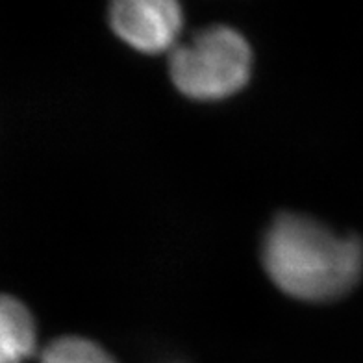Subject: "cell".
Listing matches in <instances>:
<instances>
[{
    "instance_id": "obj_3",
    "label": "cell",
    "mask_w": 363,
    "mask_h": 363,
    "mask_svg": "<svg viewBox=\"0 0 363 363\" xmlns=\"http://www.w3.org/2000/svg\"><path fill=\"white\" fill-rule=\"evenodd\" d=\"M110 23L115 34L130 47L158 54L177 43L182 11L171 0H121L111 6Z\"/></svg>"
},
{
    "instance_id": "obj_2",
    "label": "cell",
    "mask_w": 363,
    "mask_h": 363,
    "mask_svg": "<svg viewBox=\"0 0 363 363\" xmlns=\"http://www.w3.org/2000/svg\"><path fill=\"white\" fill-rule=\"evenodd\" d=\"M252 52L243 35L226 26L202 30L172 50L171 78L195 101H220L247 86Z\"/></svg>"
},
{
    "instance_id": "obj_1",
    "label": "cell",
    "mask_w": 363,
    "mask_h": 363,
    "mask_svg": "<svg viewBox=\"0 0 363 363\" xmlns=\"http://www.w3.org/2000/svg\"><path fill=\"white\" fill-rule=\"evenodd\" d=\"M263 265L272 282L293 298L335 301L362 277L363 243L306 216L284 213L265 235Z\"/></svg>"
},
{
    "instance_id": "obj_4",
    "label": "cell",
    "mask_w": 363,
    "mask_h": 363,
    "mask_svg": "<svg viewBox=\"0 0 363 363\" xmlns=\"http://www.w3.org/2000/svg\"><path fill=\"white\" fill-rule=\"evenodd\" d=\"M35 323L28 308L0 295V363H23L35 350Z\"/></svg>"
},
{
    "instance_id": "obj_5",
    "label": "cell",
    "mask_w": 363,
    "mask_h": 363,
    "mask_svg": "<svg viewBox=\"0 0 363 363\" xmlns=\"http://www.w3.org/2000/svg\"><path fill=\"white\" fill-rule=\"evenodd\" d=\"M41 363H115V359L95 341L71 335L48 345Z\"/></svg>"
}]
</instances>
